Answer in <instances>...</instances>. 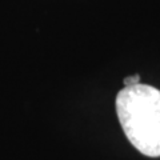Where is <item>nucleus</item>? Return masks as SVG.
I'll return each mask as SVG.
<instances>
[{
    "mask_svg": "<svg viewBox=\"0 0 160 160\" xmlns=\"http://www.w3.org/2000/svg\"><path fill=\"white\" fill-rule=\"evenodd\" d=\"M116 113L129 143L144 156L160 158V89L142 83L124 87Z\"/></svg>",
    "mask_w": 160,
    "mask_h": 160,
    "instance_id": "f257e3e1",
    "label": "nucleus"
},
{
    "mask_svg": "<svg viewBox=\"0 0 160 160\" xmlns=\"http://www.w3.org/2000/svg\"><path fill=\"white\" fill-rule=\"evenodd\" d=\"M136 84H140V76L139 75H133V76H129L124 79V87H132L136 86Z\"/></svg>",
    "mask_w": 160,
    "mask_h": 160,
    "instance_id": "f03ea898",
    "label": "nucleus"
}]
</instances>
